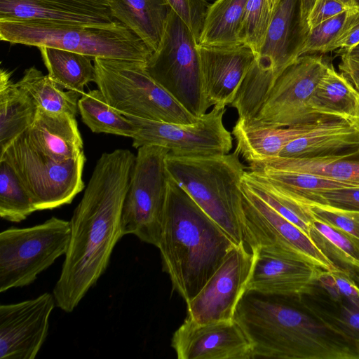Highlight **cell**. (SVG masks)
Listing matches in <instances>:
<instances>
[{
	"label": "cell",
	"instance_id": "cell-23",
	"mask_svg": "<svg viewBox=\"0 0 359 359\" xmlns=\"http://www.w3.org/2000/svg\"><path fill=\"white\" fill-rule=\"evenodd\" d=\"M358 148L359 129L355 123L344 119H327L287 144L278 156L306 158L337 154L344 149Z\"/></svg>",
	"mask_w": 359,
	"mask_h": 359
},
{
	"label": "cell",
	"instance_id": "cell-3",
	"mask_svg": "<svg viewBox=\"0 0 359 359\" xmlns=\"http://www.w3.org/2000/svg\"><path fill=\"white\" fill-rule=\"evenodd\" d=\"M236 244L169 175L158 248L163 271L185 300L192 299Z\"/></svg>",
	"mask_w": 359,
	"mask_h": 359
},
{
	"label": "cell",
	"instance_id": "cell-6",
	"mask_svg": "<svg viewBox=\"0 0 359 359\" xmlns=\"http://www.w3.org/2000/svg\"><path fill=\"white\" fill-rule=\"evenodd\" d=\"M93 63L97 89L122 114L180 124L199 119L149 74L145 62L95 58Z\"/></svg>",
	"mask_w": 359,
	"mask_h": 359
},
{
	"label": "cell",
	"instance_id": "cell-50",
	"mask_svg": "<svg viewBox=\"0 0 359 359\" xmlns=\"http://www.w3.org/2000/svg\"><path fill=\"white\" fill-rule=\"evenodd\" d=\"M354 280L359 284V277H355Z\"/></svg>",
	"mask_w": 359,
	"mask_h": 359
},
{
	"label": "cell",
	"instance_id": "cell-47",
	"mask_svg": "<svg viewBox=\"0 0 359 359\" xmlns=\"http://www.w3.org/2000/svg\"><path fill=\"white\" fill-rule=\"evenodd\" d=\"M346 6L350 8H355L359 7V0H339Z\"/></svg>",
	"mask_w": 359,
	"mask_h": 359
},
{
	"label": "cell",
	"instance_id": "cell-14",
	"mask_svg": "<svg viewBox=\"0 0 359 359\" xmlns=\"http://www.w3.org/2000/svg\"><path fill=\"white\" fill-rule=\"evenodd\" d=\"M245 243L251 249L279 245L325 271L337 269L300 229L285 219L241 182Z\"/></svg>",
	"mask_w": 359,
	"mask_h": 359
},
{
	"label": "cell",
	"instance_id": "cell-31",
	"mask_svg": "<svg viewBox=\"0 0 359 359\" xmlns=\"http://www.w3.org/2000/svg\"><path fill=\"white\" fill-rule=\"evenodd\" d=\"M248 0H216L210 4L204 21L199 45L241 44L238 31Z\"/></svg>",
	"mask_w": 359,
	"mask_h": 359
},
{
	"label": "cell",
	"instance_id": "cell-15",
	"mask_svg": "<svg viewBox=\"0 0 359 359\" xmlns=\"http://www.w3.org/2000/svg\"><path fill=\"white\" fill-rule=\"evenodd\" d=\"M251 251L254 262L248 291L273 295H310L323 271L279 245L259 246Z\"/></svg>",
	"mask_w": 359,
	"mask_h": 359
},
{
	"label": "cell",
	"instance_id": "cell-4",
	"mask_svg": "<svg viewBox=\"0 0 359 359\" xmlns=\"http://www.w3.org/2000/svg\"><path fill=\"white\" fill-rule=\"evenodd\" d=\"M239 156L236 151L206 156L169 152L165 158L168 175L236 245L245 243L241 185L245 171Z\"/></svg>",
	"mask_w": 359,
	"mask_h": 359
},
{
	"label": "cell",
	"instance_id": "cell-10",
	"mask_svg": "<svg viewBox=\"0 0 359 359\" xmlns=\"http://www.w3.org/2000/svg\"><path fill=\"white\" fill-rule=\"evenodd\" d=\"M169 152L158 145L137 149L122 210L123 236L132 234L158 247L167 195L165 158Z\"/></svg>",
	"mask_w": 359,
	"mask_h": 359
},
{
	"label": "cell",
	"instance_id": "cell-45",
	"mask_svg": "<svg viewBox=\"0 0 359 359\" xmlns=\"http://www.w3.org/2000/svg\"><path fill=\"white\" fill-rule=\"evenodd\" d=\"M315 1L316 0H300L302 20L307 30L306 19Z\"/></svg>",
	"mask_w": 359,
	"mask_h": 359
},
{
	"label": "cell",
	"instance_id": "cell-16",
	"mask_svg": "<svg viewBox=\"0 0 359 359\" xmlns=\"http://www.w3.org/2000/svg\"><path fill=\"white\" fill-rule=\"evenodd\" d=\"M53 294L0 306V358L34 359L48 333Z\"/></svg>",
	"mask_w": 359,
	"mask_h": 359
},
{
	"label": "cell",
	"instance_id": "cell-8",
	"mask_svg": "<svg viewBox=\"0 0 359 359\" xmlns=\"http://www.w3.org/2000/svg\"><path fill=\"white\" fill-rule=\"evenodd\" d=\"M70 238L69 221L52 217L27 228L0 233V292L22 287L65 255Z\"/></svg>",
	"mask_w": 359,
	"mask_h": 359
},
{
	"label": "cell",
	"instance_id": "cell-7",
	"mask_svg": "<svg viewBox=\"0 0 359 359\" xmlns=\"http://www.w3.org/2000/svg\"><path fill=\"white\" fill-rule=\"evenodd\" d=\"M146 69L195 117L201 118L210 107L203 90L198 43L171 8L160 44L147 61Z\"/></svg>",
	"mask_w": 359,
	"mask_h": 359
},
{
	"label": "cell",
	"instance_id": "cell-43",
	"mask_svg": "<svg viewBox=\"0 0 359 359\" xmlns=\"http://www.w3.org/2000/svg\"><path fill=\"white\" fill-rule=\"evenodd\" d=\"M330 273L337 292V302L335 303L346 302L359 307V285L358 283L348 274L339 269H334Z\"/></svg>",
	"mask_w": 359,
	"mask_h": 359
},
{
	"label": "cell",
	"instance_id": "cell-9",
	"mask_svg": "<svg viewBox=\"0 0 359 359\" xmlns=\"http://www.w3.org/2000/svg\"><path fill=\"white\" fill-rule=\"evenodd\" d=\"M29 194L36 210H52L72 202L84 188L86 158L57 161L32 148L20 135L0 151Z\"/></svg>",
	"mask_w": 359,
	"mask_h": 359
},
{
	"label": "cell",
	"instance_id": "cell-12",
	"mask_svg": "<svg viewBox=\"0 0 359 359\" xmlns=\"http://www.w3.org/2000/svg\"><path fill=\"white\" fill-rule=\"evenodd\" d=\"M225 111V107H213L192 124L124 116L136 127L132 138L135 149L144 145H158L174 155L206 156L229 154L232 149L231 135L223 123Z\"/></svg>",
	"mask_w": 359,
	"mask_h": 359
},
{
	"label": "cell",
	"instance_id": "cell-25",
	"mask_svg": "<svg viewBox=\"0 0 359 359\" xmlns=\"http://www.w3.org/2000/svg\"><path fill=\"white\" fill-rule=\"evenodd\" d=\"M359 149L345 154L306 158L273 156L249 163V168L304 172L359 187V161L346 160Z\"/></svg>",
	"mask_w": 359,
	"mask_h": 359
},
{
	"label": "cell",
	"instance_id": "cell-1",
	"mask_svg": "<svg viewBox=\"0 0 359 359\" xmlns=\"http://www.w3.org/2000/svg\"><path fill=\"white\" fill-rule=\"evenodd\" d=\"M135 156L126 149L103 153L69 221L70 238L53 290L55 305L71 313L108 267L123 236L121 220Z\"/></svg>",
	"mask_w": 359,
	"mask_h": 359
},
{
	"label": "cell",
	"instance_id": "cell-38",
	"mask_svg": "<svg viewBox=\"0 0 359 359\" xmlns=\"http://www.w3.org/2000/svg\"><path fill=\"white\" fill-rule=\"evenodd\" d=\"M306 207L313 219L340 229L359 238V212L318 204Z\"/></svg>",
	"mask_w": 359,
	"mask_h": 359
},
{
	"label": "cell",
	"instance_id": "cell-13",
	"mask_svg": "<svg viewBox=\"0 0 359 359\" xmlns=\"http://www.w3.org/2000/svg\"><path fill=\"white\" fill-rule=\"evenodd\" d=\"M246 245H235L199 292L187 302V318L198 323L233 319L254 262V254Z\"/></svg>",
	"mask_w": 359,
	"mask_h": 359
},
{
	"label": "cell",
	"instance_id": "cell-36",
	"mask_svg": "<svg viewBox=\"0 0 359 359\" xmlns=\"http://www.w3.org/2000/svg\"><path fill=\"white\" fill-rule=\"evenodd\" d=\"M349 10L321 22L309 30L302 50V55L327 53L329 47L339 34Z\"/></svg>",
	"mask_w": 359,
	"mask_h": 359
},
{
	"label": "cell",
	"instance_id": "cell-41",
	"mask_svg": "<svg viewBox=\"0 0 359 359\" xmlns=\"http://www.w3.org/2000/svg\"><path fill=\"white\" fill-rule=\"evenodd\" d=\"M335 304L338 309L336 313L323 309L339 327L359 342V307L346 302Z\"/></svg>",
	"mask_w": 359,
	"mask_h": 359
},
{
	"label": "cell",
	"instance_id": "cell-48",
	"mask_svg": "<svg viewBox=\"0 0 359 359\" xmlns=\"http://www.w3.org/2000/svg\"><path fill=\"white\" fill-rule=\"evenodd\" d=\"M280 0H268L269 8L273 13Z\"/></svg>",
	"mask_w": 359,
	"mask_h": 359
},
{
	"label": "cell",
	"instance_id": "cell-40",
	"mask_svg": "<svg viewBox=\"0 0 359 359\" xmlns=\"http://www.w3.org/2000/svg\"><path fill=\"white\" fill-rule=\"evenodd\" d=\"M359 43V7L349 10L343 27L336 39L330 45L327 53L339 50L345 53Z\"/></svg>",
	"mask_w": 359,
	"mask_h": 359
},
{
	"label": "cell",
	"instance_id": "cell-27",
	"mask_svg": "<svg viewBox=\"0 0 359 359\" xmlns=\"http://www.w3.org/2000/svg\"><path fill=\"white\" fill-rule=\"evenodd\" d=\"M37 107L29 95L0 71V150L6 149L33 123Z\"/></svg>",
	"mask_w": 359,
	"mask_h": 359
},
{
	"label": "cell",
	"instance_id": "cell-37",
	"mask_svg": "<svg viewBox=\"0 0 359 359\" xmlns=\"http://www.w3.org/2000/svg\"><path fill=\"white\" fill-rule=\"evenodd\" d=\"M313 204L359 212V187L311 192L305 198L302 205L307 206Z\"/></svg>",
	"mask_w": 359,
	"mask_h": 359
},
{
	"label": "cell",
	"instance_id": "cell-33",
	"mask_svg": "<svg viewBox=\"0 0 359 359\" xmlns=\"http://www.w3.org/2000/svg\"><path fill=\"white\" fill-rule=\"evenodd\" d=\"M273 184L280 193L302 204L311 192L356 186L315 175L269 168L250 169Z\"/></svg>",
	"mask_w": 359,
	"mask_h": 359
},
{
	"label": "cell",
	"instance_id": "cell-44",
	"mask_svg": "<svg viewBox=\"0 0 359 359\" xmlns=\"http://www.w3.org/2000/svg\"><path fill=\"white\" fill-rule=\"evenodd\" d=\"M341 60L338 65L340 72L359 92V59L346 53L339 54Z\"/></svg>",
	"mask_w": 359,
	"mask_h": 359
},
{
	"label": "cell",
	"instance_id": "cell-30",
	"mask_svg": "<svg viewBox=\"0 0 359 359\" xmlns=\"http://www.w3.org/2000/svg\"><path fill=\"white\" fill-rule=\"evenodd\" d=\"M16 84L29 95L37 108L51 114L76 117L81 94L73 90H64L36 67L26 69Z\"/></svg>",
	"mask_w": 359,
	"mask_h": 359
},
{
	"label": "cell",
	"instance_id": "cell-46",
	"mask_svg": "<svg viewBox=\"0 0 359 359\" xmlns=\"http://www.w3.org/2000/svg\"><path fill=\"white\" fill-rule=\"evenodd\" d=\"M341 53H346V55H348L352 57L359 59V43L357 44L353 48H352L351 49H350L349 50H348L347 52ZM339 54H341V53H339Z\"/></svg>",
	"mask_w": 359,
	"mask_h": 359
},
{
	"label": "cell",
	"instance_id": "cell-5",
	"mask_svg": "<svg viewBox=\"0 0 359 359\" xmlns=\"http://www.w3.org/2000/svg\"><path fill=\"white\" fill-rule=\"evenodd\" d=\"M0 39L29 46L53 47L95 58L145 62L152 51L120 22L101 25L0 21Z\"/></svg>",
	"mask_w": 359,
	"mask_h": 359
},
{
	"label": "cell",
	"instance_id": "cell-35",
	"mask_svg": "<svg viewBox=\"0 0 359 359\" xmlns=\"http://www.w3.org/2000/svg\"><path fill=\"white\" fill-rule=\"evenodd\" d=\"M271 16L268 0L248 1L240 24L238 40L257 55L265 41Z\"/></svg>",
	"mask_w": 359,
	"mask_h": 359
},
{
	"label": "cell",
	"instance_id": "cell-49",
	"mask_svg": "<svg viewBox=\"0 0 359 359\" xmlns=\"http://www.w3.org/2000/svg\"><path fill=\"white\" fill-rule=\"evenodd\" d=\"M359 93V92H358ZM355 123L356 124L357 127L359 129V115H358V118L356 119Z\"/></svg>",
	"mask_w": 359,
	"mask_h": 359
},
{
	"label": "cell",
	"instance_id": "cell-34",
	"mask_svg": "<svg viewBox=\"0 0 359 359\" xmlns=\"http://www.w3.org/2000/svg\"><path fill=\"white\" fill-rule=\"evenodd\" d=\"M36 211L13 168L0 160V216L12 222H22Z\"/></svg>",
	"mask_w": 359,
	"mask_h": 359
},
{
	"label": "cell",
	"instance_id": "cell-21",
	"mask_svg": "<svg viewBox=\"0 0 359 359\" xmlns=\"http://www.w3.org/2000/svg\"><path fill=\"white\" fill-rule=\"evenodd\" d=\"M20 136L34 149L57 161L77 158L83 142L76 117L37 108L32 124Z\"/></svg>",
	"mask_w": 359,
	"mask_h": 359
},
{
	"label": "cell",
	"instance_id": "cell-20",
	"mask_svg": "<svg viewBox=\"0 0 359 359\" xmlns=\"http://www.w3.org/2000/svg\"><path fill=\"white\" fill-rule=\"evenodd\" d=\"M308 34L301 15L300 0H280L274 11L257 63L278 78L302 56Z\"/></svg>",
	"mask_w": 359,
	"mask_h": 359
},
{
	"label": "cell",
	"instance_id": "cell-32",
	"mask_svg": "<svg viewBox=\"0 0 359 359\" xmlns=\"http://www.w3.org/2000/svg\"><path fill=\"white\" fill-rule=\"evenodd\" d=\"M78 109L82 121L93 133L131 138L136 133L135 126L110 106L98 89L83 93L78 102Z\"/></svg>",
	"mask_w": 359,
	"mask_h": 359
},
{
	"label": "cell",
	"instance_id": "cell-2",
	"mask_svg": "<svg viewBox=\"0 0 359 359\" xmlns=\"http://www.w3.org/2000/svg\"><path fill=\"white\" fill-rule=\"evenodd\" d=\"M304 297L246 290L233 319L251 344L252 358L359 359V342Z\"/></svg>",
	"mask_w": 359,
	"mask_h": 359
},
{
	"label": "cell",
	"instance_id": "cell-24",
	"mask_svg": "<svg viewBox=\"0 0 359 359\" xmlns=\"http://www.w3.org/2000/svg\"><path fill=\"white\" fill-rule=\"evenodd\" d=\"M113 18L154 52L161 41L170 6L165 0H106Z\"/></svg>",
	"mask_w": 359,
	"mask_h": 359
},
{
	"label": "cell",
	"instance_id": "cell-39",
	"mask_svg": "<svg viewBox=\"0 0 359 359\" xmlns=\"http://www.w3.org/2000/svg\"><path fill=\"white\" fill-rule=\"evenodd\" d=\"M165 1L188 26L198 44L210 4L206 0H165Z\"/></svg>",
	"mask_w": 359,
	"mask_h": 359
},
{
	"label": "cell",
	"instance_id": "cell-26",
	"mask_svg": "<svg viewBox=\"0 0 359 359\" xmlns=\"http://www.w3.org/2000/svg\"><path fill=\"white\" fill-rule=\"evenodd\" d=\"M311 104L321 117L355 123L359 115V93L330 64L314 90Z\"/></svg>",
	"mask_w": 359,
	"mask_h": 359
},
{
	"label": "cell",
	"instance_id": "cell-42",
	"mask_svg": "<svg viewBox=\"0 0 359 359\" xmlns=\"http://www.w3.org/2000/svg\"><path fill=\"white\" fill-rule=\"evenodd\" d=\"M351 9L339 0H316L306 19L308 32L321 22Z\"/></svg>",
	"mask_w": 359,
	"mask_h": 359
},
{
	"label": "cell",
	"instance_id": "cell-17",
	"mask_svg": "<svg viewBox=\"0 0 359 359\" xmlns=\"http://www.w3.org/2000/svg\"><path fill=\"white\" fill-rule=\"evenodd\" d=\"M171 346L178 359L252 358L251 344L234 319L198 323L187 317Z\"/></svg>",
	"mask_w": 359,
	"mask_h": 359
},
{
	"label": "cell",
	"instance_id": "cell-29",
	"mask_svg": "<svg viewBox=\"0 0 359 359\" xmlns=\"http://www.w3.org/2000/svg\"><path fill=\"white\" fill-rule=\"evenodd\" d=\"M309 236L337 269L359 277V238L316 219Z\"/></svg>",
	"mask_w": 359,
	"mask_h": 359
},
{
	"label": "cell",
	"instance_id": "cell-18",
	"mask_svg": "<svg viewBox=\"0 0 359 359\" xmlns=\"http://www.w3.org/2000/svg\"><path fill=\"white\" fill-rule=\"evenodd\" d=\"M203 90L210 107H225L235 100L257 55L247 46L198 44Z\"/></svg>",
	"mask_w": 359,
	"mask_h": 359
},
{
	"label": "cell",
	"instance_id": "cell-11",
	"mask_svg": "<svg viewBox=\"0 0 359 359\" xmlns=\"http://www.w3.org/2000/svg\"><path fill=\"white\" fill-rule=\"evenodd\" d=\"M329 65L318 54L299 57L277 78L256 116L244 121L256 126L289 127L327 119L315 112L311 101Z\"/></svg>",
	"mask_w": 359,
	"mask_h": 359
},
{
	"label": "cell",
	"instance_id": "cell-19",
	"mask_svg": "<svg viewBox=\"0 0 359 359\" xmlns=\"http://www.w3.org/2000/svg\"><path fill=\"white\" fill-rule=\"evenodd\" d=\"M115 20L106 0H0V21L101 26Z\"/></svg>",
	"mask_w": 359,
	"mask_h": 359
},
{
	"label": "cell",
	"instance_id": "cell-22",
	"mask_svg": "<svg viewBox=\"0 0 359 359\" xmlns=\"http://www.w3.org/2000/svg\"><path fill=\"white\" fill-rule=\"evenodd\" d=\"M325 120L289 127H272L252 125L238 118L232 130L235 151L248 163L278 156L287 144L309 133Z\"/></svg>",
	"mask_w": 359,
	"mask_h": 359
},
{
	"label": "cell",
	"instance_id": "cell-28",
	"mask_svg": "<svg viewBox=\"0 0 359 359\" xmlns=\"http://www.w3.org/2000/svg\"><path fill=\"white\" fill-rule=\"evenodd\" d=\"M48 75L64 89L82 95L84 87L95 81V69L90 57L56 48L41 46Z\"/></svg>",
	"mask_w": 359,
	"mask_h": 359
}]
</instances>
